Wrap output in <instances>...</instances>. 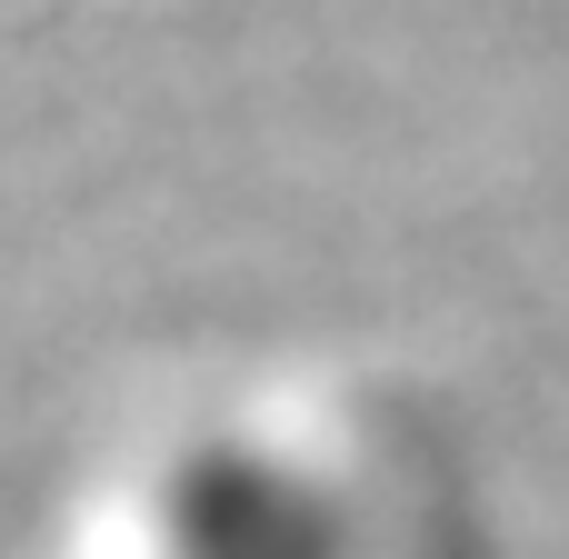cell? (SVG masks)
<instances>
[{
	"instance_id": "obj_1",
	"label": "cell",
	"mask_w": 569,
	"mask_h": 559,
	"mask_svg": "<svg viewBox=\"0 0 569 559\" xmlns=\"http://www.w3.org/2000/svg\"><path fill=\"white\" fill-rule=\"evenodd\" d=\"M160 550L170 559H350L330 500L270 450L180 460L170 500H160Z\"/></svg>"
}]
</instances>
